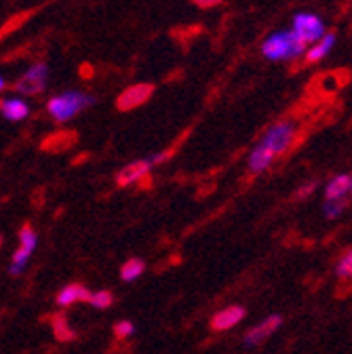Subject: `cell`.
<instances>
[{"instance_id": "cell-1", "label": "cell", "mask_w": 352, "mask_h": 354, "mask_svg": "<svg viewBox=\"0 0 352 354\" xmlns=\"http://www.w3.org/2000/svg\"><path fill=\"white\" fill-rule=\"evenodd\" d=\"M304 53H306V44L291 30L272 32L261 42V55L270 62H291L302 57Z\"/></svg>"}, {"instance_id": "cell-2", "label": "cell", "mask_w": 352, "mask_h": 354, "mask_svg": "<svg viewBox=\"0 0 352 354\" xmlns=\"http://www.w3.org/2000/svg\"><path fill=\"white\" fill-rule=\"evenodd\" d=\"M93 104V97L80 93V91H66L59 95H53L47 104V112L55 122H66L86 110Z\"/></svg>"}, {"instance_id": "cell-3", "label": "cell", "mask_w": 352, "mask_h": 354, "mask_svg": "<svg viewBox=\"0 0 352 354\" xmlns=\"http://www.w3.org/2000/svg\"><path fill=\"white\" fill-rule=\"evenodd\" d=\"M293 140H295V124L289 120H283V122H277L275 127H270L257 146L266 150L272 158H277L291 148Z\"/></svg>"}, {"instance_id": "cell-4", "label": "cell", "mask_w": 352, "mask_h": 354, "mask_svg": "<svg viewBox=\"0 0 352 354\" xmlns=\"http://www.w3.org/2000/svg\"><path fill=\"white\" fill-rule=\"evenodd\" d=\"M47 80H49V68H47V64H32V66L21 74V78L17 80L15 91H17L21 97L38 95V93L45 91Z\"/></svg>"}, {"instance_id": "cell-5", "label": "cell", "mask_w": 352, "mask_h": 354, "mask_svg": "<svg viewBox=\"0 0 352 354\" xmlns=\"http://www.w3.org/2000/svg\"><path fill=\"white\" fill-rule=\"evenodd\" d=\"M291 32L306 44L317 42L327 30H325V21L315 15V13H297L291 21Z\"/></svg>"}, {"instance_id": "cell-6", "label": "cell", "mask_w": 352, "mask_h": 354, "mask_svg": "<svg viewBox=\"0 0 352 354\" xmlns=\"http://www.w3.org/2000/svg\"><path fill=\"white\" fill-rule=\"evenodd\" d=\"M36 243H38L36 232H34L30 226H24V228L19 230V249L15 251L13 261H11V274H13V277H17V274L24 272V268H26V263H28V259H30V255H32Z\"/></svg>"}, {"instance_id": "cell-7", "label": "cell", "mask_w": 352, "mask_h": 354, "mask_svg": "<svg viewBox=\"0 0 352 354\" xmlns=\"http://www.w3.org/2000/svg\"><path fill=\"white\" fill-rule=\"evenodd\" d=\"M152 91L154 88L150 86V84H133V86H129L127 91H122L120 93V97H118V108L120 110H133V108H140V106H144L148 100H150V95H152Z\"/></svg>"}, {"instance_id": "cell-8", "label": "cell", "mask_w": 352, "mask_h": 354, "mask_svg": "<svg viewBox=\"0 0 352 354\" xmlns=\"http://www.w3.org/2000/svg\"><path fill=\"white\" fill-rule=\"evenodd\" d=\"M152 169V162L148 158H142V160H133L131 165H127L118 175H116V184L118 186H131V184H138L142 182L144 177H148Z\"/></svg>"}, {"instance_id": "cell-9", "label": "cell", "mask_w": 352, "mask_h": 354, "mask_svg": "<svg viewBox=\"0 0 352 354\" xmlns=\"http://www.w3.org/2000/svg\"><path fill=\"white\" fill-rule=\"evenodd\" d=\"M281 323H283V319H281L279 315H272V317H268V319H263L259 325H255V327H251V329L247 331V335H245V346H257V344H261L263 339H268V337L281 327Z\"/></svg>"}, {"instance_id": "cell-10", "label": "cell", "mask_w": 352, "mask_h": 354, "mask_svg": "<svg viewBox=\"0 0 352 354\" xmlns=\"http://www.w3.org/2000/svg\"><path fill=\"white\" fill-rule=\"evenodd\" d=\"M0 114H3L11 122H21L30 114V104L24 97H19V95L0 100Z\"/></svg>"}, {"instance_id": "cell-11", "label": "cell", "mask_w": 352, "mask_h": 354, "mask_svg": "<svg viewBox=\"0 0 352 354\" xmlns=\"http://www.w3.org/2000/svg\"><path fill=\"white\" fill-rule=\"evenodd\" d=\"M335 42H337V38H335V34H331V32H325L317 42H313V44H308L306 47V59L311 62V64H319L321 59H325L329 53H331V49L335 47Z\"/></svg>"}, {"instance_id": "cell-12", "label": "cell", "mask_w": 352, "mask_h": 354, "mask_svg": "<svg viewBox=\"0 0 352 354\" xmlns=\"http://www.w3.org/2000/svg\"><path fill=\"white\" fill-rule=\"evenodd\" d=\"M243 317H245V308H241V306H228L224 310H219V313L211 319V329H215V331L232 329L234 325L241 323Z\"/></svg>"}, {"instance_id": "cell-13", "label": "cell", "mask_w": 352, "mask_h": 354, "mask_svg": "<svg viewBox=\"0 0 352 354\" xmlns=\"http://www.w3.org/2000/svg\"><path fill=\"white\" fill-rule=\"evenodd\" d=\"M350 188H352V177L348 173L335 175L325 188V201H348Z\"/></svg>"}, {"instance_id": "cell-14", "label": "cell", "mask_w": 352, "mask_h": 354, "mask_svg": "<svg viewBox=\"0 0 352 354\" xmlns=\"http://www.w3.org/2000/svg\"><path fill=\"white\" fill-rule=\"evenodd\" d=\"M89 289H84L82 285H68L59 291L57 295V304L59 306H72V304H78V301H86L89 299Z\"/></svg>"}, {"instance_id": "cell-15", "label": "cell", "mask_w": 352, "mask_h": 354, "mask_svg": "<svg viewBox=\"0 0 352 354\" xmlns=\"http://www.w3.org/2000/svg\"><path fill=\"white\" fill-rule=\"evenodd\" d=\"M272 156L266 152V150H263V148H259V146H255V150L249 154V171L251 173H263V171H266L270 165H272Z\"/></svg>"}, {"instance_id": "cell-16", "label": "cell", "mask_w": 352, "mask_h": 354, "mask_svg": "<svg viewBox=\"0 0 352 354\" xmlns=\"http://www.w3.org/2000/svg\"><path fill=\"white\" fill-rule=\"evenodd\" d=\"M51 325H53V333H55V337H57L59 342H70V339L76 337L74 329L70 327V323H68V319H66L64 315L51 317Z\"/></svg>"}, {"instance_id": "cell-17", "label": "cell", "mask_w": 352, "mask_h": 354, "mask_svg": "<svg viewBox=\"0 0 352 354\" xmlns=\"http://www.w3.org/2000/svg\"><path fill=\"white\" fill-rule=\"evenodd\" d=\"M142 272H144V261L138 259V257H133V259H129V261L122 263V268H120V279L127 281V283H131V281L140 279Z\"/></svg>"}, {"instance_id": "cell-18", "label": "cell", "mask_w": 352, "mask_h": 354, "mask_svg": "<svg viewBox=\"0 0 352 354\" xmlns=\"http://www.w3.org/2000/svg\"><path fill=\"white\" fill-rule=\"evenodd\" d=\"M335 274L340 277V279H350V274H352V253L350 251H346L344 253V257L337 261V268H335Z\"/></svg>"}, {"instance_id": "cell-19", "label": "cell", "mask_w": 352, "mask_h": 354, "mask_svg": "<svg viewBox=\"0 0 352 354\" xmlns=\"http://www.w3.org/2000/svg\"><path fill=\"white\" fill-rule=\"evenodd\" d=\"M86 301H89L91 306H95V308H100V310H104V308L112 306V293L110 291H98V293H91Z\"/></svg>"}, {"instance_id": "cell-20", "label": "cell", "mask_w": 352, "mask_h": 354, "mask_svg": "<svg viewBox=\"0 0 352 354\" xmlns=\"http://www.w3.org/2000/svg\"><path fill=\"white\" fill-rule=\"evenodd\" d=\"M348 201H325V207H323V213L327 219H333L337 217L344 209H346Z\"/></svg>"}, {"instance_id": "cell-21", "label": "cell", "mask_w": 352, "mask_h": 354, "mask_svg": "<svg viewBox=\"0 0 352 354\" xmlns=\"http://www.w3.org/2000/svg\"><path fill=\"white\" fill-rule=\"evenodd\" d=\"M133 331H136V327H133V323H129V321L116 323V327H114V333L118 337H129V335H133Z\"/></svg>"}, {"instance_id": "cell-22", "label": "cell", "mask_w": 352, "mask_h": 354, "mask_svg": "<svg viewBox=\"0 0 352 354\" xmlns=\"http://www.w3.org/2000/svg\"><path fill=\"white\" fill-rule=\"evenodd\" d=\"M315 190H317V182H311V184L302 186V188L295 192V198H297V201H302V198H306V196H311Z\"/></svg>"}, {"instance_id": "cell-23", "label": "cell", "mask_w": 352, "mask_h": 354, "mask_svg": "<svg viewBox=\"0 0 352 354\" xmlns=\"http://www.w3.org/2000/svg\"><path fill=\"white\" fill-rule=\"evenodd\" d=\"M194 3L203 9H211V7H217L219 3H224V0H194Z\"/></svg>"}, {"instance_id": "cell-24", "label": "cell", "mask_w": 352, "mask_h": 354, "mask_svg": "<svg viewBox=\"0 0 352 354\" xmlns=\"http://www.w3.org/2000/svg\"><path fill=\"white\" fill-rule=\"evenodd\" d=\"M5 86H7V82H5V78H3V76H0V93L5 91Z\"/></svg>"}]
</instances>
